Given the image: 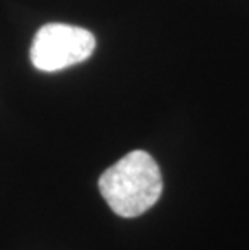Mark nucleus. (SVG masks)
Listing matches in <instances>:
<instances>
[{
  "label": "nucleus",
  "instance_id": "f03ea898",
  "mask_svg": "<svg viewBox=\"0 0 249 250\" xmlns=\"http://www.w3.org/2000/svg\"><path fill=\"white\" fill-rule=\"evenodd\" d=\"M96 49V39L88 29L71 24H44L36 33L29 57L41 71H60L88 60Z\"/></svg>",
  "mask_w": 249,
  "mask_h": 250
},
{
  "label": "nucleus",
  "instance_id": "f257e3e1",
  "mask_svg": "<svg viewBox=\"0 0 249 250\" xmlns=\"http://www.w3.org/2000/svg\"><path fill=\"white\" fill-rule=\"evenodd\" d=\"M163 189L162 173L144 150H133L107 168L99 190L115 215L136 218L157 204Z\"/></svg>",
  "mask_w": 249,
  "mask_h": 250
}]
</instances>
